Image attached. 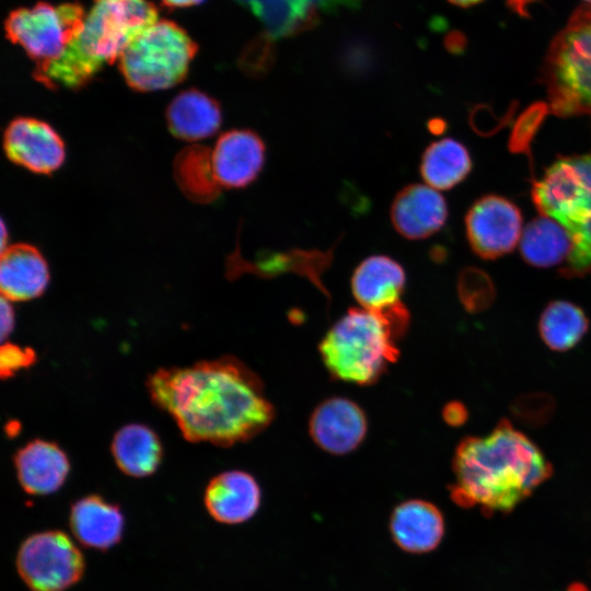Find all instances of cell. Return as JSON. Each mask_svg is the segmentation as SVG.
Returning a JSON list of instances; mask_svg holds the SVG:
<instances>
[{
	"mask_svg": "<svg viewBox=\"0 0 591 591\" xmlns=\"http://www.w3.org/2000/svg\"><path fill=\"white\" fill-rule=\"evenodd\" d=\"M267 26L270 36L289 35L313 22L318 8L341 0H242Z\"/></svg>",
	"mask_w": 591,
	"mask_h": 591,
	"instance_id": "cell-27",
	"label": "cell"
},
{
	"mask_svg": "<svg viewBox=\"0 0 591 591\" xmlns=\"http://www.w3.org/2000/svg\"><path fill=\"white\" fill-rule=\"evenodd\" d=\"M171 134L181 140L199 141L213 136L222 123L219 103L195 89L177 94L166 109Z\"/></svg>",
	"mask_w": 591,
	"mask_h": 591,
	"instance_id": "cell-22",
	"label": "cell"
},
{
	"mask_svg": "<svg viewBox=\"0 0 591 591\" xmlns=\"http://www.w3.org/2000/svg\"><path fill=\"white\" fill-rule=\"evenodd\" d=\"M532 200L542 216L557 221L572 248L559 269L565 277L591 271V151L560 158L535 182Z\"/></svg>",
	"mask_w": 591,
	"mask_h": 591,
	"instance_id": "cell-5",
	"label": "cell"
},
{
	"mask_svg": "<svg viewBox=\"0 0 591 591\" xmlns=\"http://www.w3.org/2000/svg\"><path fill=\"white\" fill-rule=\"evenodd\" d=\"M69 528L81 545L105 552L120 542L125 517L119 506L93 494L71 505Z\"/></svg>",
	"mask_w": 591,
	"mask_h": 591,
	"instance_id": "cell-19",
	"label": "cell"
},
{
	"mask_svg": "<svg viewBox=\"0 0 591 591\" xmlns=\"http://www.w3.org/2000/svg\"><path fill=\"white\" fill-rule=\"evenodd\" d=\"M49 282L48 265L42 253L26 243L1 251V296L11 302L30 301L42 296Z\"/></svg>",
	"mask_w": 591,
	"mask_h": 591,
	"instance_id": "cell-20",
	"label": "cell"
},
{
	"mask_svg": "<svg viewBox=\"0 0 591 591\" xmlns=\"http://www.w3.org/2000/svg\"><path fill=\"white\" fill-rule=\"evenodd\" d=\"M452 470V500L489 514L511 512L553 474L542 450L505 418L486 436L462 439Z\"/></svg>",
	"mask_w": 591,
	"mask_h": 591,
	"instance_id": "cell-2",
	"label": "cell"
},
{
	"mask_svg": "<svg viewBox=\"0 0 591 591\" xmlns=\"http://www.w3.org/2000/svg\"><path fill=\"white\" fill-rule=\"evenodd\" d=\"M407 328L390 314L351 308L326 332L318 351L334 379L370 385L397 360L396 341Z\"/></svg>",
	"mask_w": 591,
	"mask_h": 591,
	"instance_id": "cell-4",
	"label": "cell"
},
{
	"mask_svg": "<svg viewBox=\"0 0 591 591\" xmlns=\"http://www.w3.org/2000/svg\"><path fill=\"white\" fill-rule=\"evenodd\" d=\"M147 387L189 442L231 447L260 433L275 417L262 380L233 356L159 369Z\"/></svg>",
	"mask_w": 591,
	"mask_h": 591,
	"instance_id": "cell-1",
	"label": "cell"
},
{
	"mask_svg": "<svg viewBox=\"0 0 591 591\" xmlns=\"http://www.w3.org/2000/svg\"><path fill=\"white\" fill-rule=\"evenodd\" d=\"M465 225L473 251L484 259L510 253L522 234V217L518 207L494 195L483 197L472 206Z\"/></svg>",
	"mask_w": 591,
	"mask_h": 591,
	"instance_id": "cell-10",
	"label": "cell"
},
{
	"mask_svg": "<svg viewBox=\"0 0 591 591\" xmlns=\"http://www.w3.org/2000/svg\"><path fill=\"white\" fill-rule=\"evenodd\" d=\"M519 243L524 260L541 268L564 265L572 248L568 232L557 221L542 215L525 225Z\"/></svg>",
	"mask_w": 591,
	"mask_h": 591,
	"instance_id": "cell-24",
	"label": "cell"
},
{
	"mask_svg": "<svg viewBox=\"0 0 591 591\" xmlns=\"http://www.w3.org/2000/svg\"><path fill=\"white\" fill-rule=\"evenodd\" d=\"M451 3L460 7H471L482 2L483 0H449Z\"/></svg>",
	"mask_w": 591,
	"mask_h": 591,
	"instance_id": "cell-38",
	"label": "cell"
},
{
	"mask_svg": "<svg viewBox=\"0 0 591 591\" xmlns=\"http://www.w3.org/2000/svg\"><path fill=\"white\" fill-rule=\"evenodd\" d=\"M554 398L542 392L525 393L510 405L512 416L522 425L538 428L546 425L555 413Z\"/></svg>",
	"mask_w": 591,
	"mask_h": 591,
	"instance_id": "cell-30",
	"label": "cell"
},
{
	"mask_svg": "<svg viewBox=\"0 0 591 591\" xmlns=\"http://www.w3.org/2000/svg\"><path fill=\"white\" fill-rule=\"evenodd\" d=\"M471 169L472 160L467 149L451 138L429 144L420 162L422 178L436 189L452 188L466 177Z\"/></svg>",
	"mask_w": 591,
	"mask_h": 591,
	"instance_id": "cell-25",
	"label": "cell"
},
{
	"mask_svg": "<svg viewBox=\"0 0 591 591\" xmlns=\"http://www.w3.org/2000/svg\"><path fill=\"white\" fill-rule=\"evenodd\" d=\"M15 567L31 591H66L82 579L85 560L68 534L46 530L23 540Z\"/></svg>",
	"mask_w": 591,
	"mask_h": 591,
	"instance_id": "cell-8",
	"label": "cell"
},
{
	"mask_svg": "<svg viewBox=\"0 0 591 591\" xmlns=\"http://www.w3.org/2000/svg\"><path fill=\"white\" fill-rule=\"evenodd\" d=\"M394 229L405 239L421 240L438 232L448 218L443 196L430 186L410 184L394 197L390 210Z\"/></svg>",
	"mask_w": 591,
	"mask_h": 591,
	"instance_id": "cell-15",
	"label": "cell"
},
{
	"mask_svg": "<svg viewBox=\"0 0 591 591\" xmlns=\"http://www.w3.org/2000/svg\"><path fill=\"white\" fill-rule=\"evenodd\" d=\"M368 421L354 401L333 396L321 402L309 419V433L322 450L343 455L356 450L364 440Z\"/></svg>",
	"mask_w": 591,
	"mask_h": 591,
	"instance_id": "cell-13",
	"label": "cell"
},
{
	"mask_svg": "<svg viewBox=\"0 0 591 591\" xmlns=\"http://www.w3.org/2000/svg\"><path fill=\"white\" fill-rule=\"evenodd\" d=\"M534 1L535 0H508V4L517 13L525 15L528 13L526 7Z\"/></svg>",
	"mask_w": 591,
	"mask_h": 591,
	"instance_id": "cell-35",
	"label": "cell"
},
{
	"mask_svg": "<svg viewBox=\"0 0 591 591\" xmlns=\"http://www.w3.org/2000/svg\"><path fill=\"white\" fill-rule=\"evenodd\" d=\"M18 480L33 496H46L60 489L70 472L67 454L56 443L33 440L13 457Z\"/></svg>",
	"mask_w": 591,
	"mask_h": 591,
	"instance_id": "cell-17",
	"label": "cell"
},
{
	"mask_svg": "<svg viewBox=\"0 0 591 591\" xmlns=\"http://www.w3.org/2000/svg\"><path fill=\"white\" fill-rule=\"evenodd\" d=\"M266 146L251 129L223 132L209 148V165L217 185L222 188H244L262 172Z\"/></svg>",
	"mask_w": 591,
	"mask_h": 591,
	"instance_id": "cell-12",
	"label": "cell"
},
{
	"mask_svg": "<svg viewBox=\"0 0 591 591\" xmlns=\"http://www.w3.org/2000/svg\"><path fill=\"white\" fill-rule=\"evenodd\" d=\"M566 591H588V588L581 582H573Z\"/></svg>",
	"mask_w": 591,
	"mask_h": 591,
	"instance_id": "cell-39",
	"label": "cell"
},
{
	"mask_svg": "<svg viewBox=\"0 0 591 591\" xmlns=\"http://www.w3.org/2000/svg\"><path fill=\"white\" fill-rule=\"evenodd\" d=\"M545 112V104H537L529 108L528 112L520 117L511 140V146H514L515 150L523 151L528 148L529 141L532 138L531 135L535 132Z\"/></svg>",
	"mask_w": 591,
	"mask_h": 591,
	"instance_id": "cell-32",
	"label": "cell"
},
{
	"mask_svg": "<svg viewBox=\"0 0 591 591\" xmlns=\"http://www.w3.org/2000/svg\"><path fill=\"white\" fill-rule=\"evenodd\" d=\"M457 292L464 309L470 313L487 310L496 297L490 277L476 268H466L460 274Z\"/></svg>",
	"mask_w": 591,
	"mask_h": 591,
	"instance_id": "cell-29",
	"label": "cell"
},
{
	"mask_svg": "<svg viewBox=\"0 0 591 591\" xmlns=\"http://www.w3.org/2000/svg\"><path fill=\"white\" fill-rule=\"evenodd\" d=\"M7 158L36 174H51L65 162V143L46 121L32 117L12 119L3 135Z\"/></svg>",
	"mask_w": 591,
	"mask_h": 591,
	"instance_id": "cell-11",
	"label": "cell"
},
{
	"mask_svg": "<svg viewBox=\"0 0 591 591\" xmlns=\"http://www.w3.org/2000/svg\"><path fill=\"white\" fill-rule=\"evenodd\" d=\"M165 4L174 8H186L202 3L205 0H162Z\"/></svg>",
	"mask_w": 591,
	"mask_h": 591,
	"instance_id": "cell-36",
	"label": "cell"
},
{
	"mask_svg": "<svg viewBox=\"0 0 591 591\" xmlns=\"http://www.w3.org/2000/svg\"><path fill=\"white\" fill-rule=\"evenodd\" d=\"M542 80L552 113L560 117L591 113V5L578 7L553 38Z\"/></svg>",
	"mask_w": 591,
	"mask_h": 591,
	"instance_id": "cell-6",
	"label": "cell"
},
{
	"mask_svg": "<svg viewBox=\"0 0 591 591\" xmlns=\"http://www.w3.org/2000/svg\"><path fill=\"white\" fill-rule=\"evenodd\" d=\"M84 12L74 4H36L13 12L7 23L9 37L37 61L38 69L59 59Z\"/></svg>",
	"mask_w": 591,
	"mask_h": 591,
	"instance_id": "cell-9",
	"label": "cell"
},
{
	"mask_svg": "<svg viewBox=\"0 0 591 591\" xmlns=\"http://www.w3.org/2000/svg\"><path fill=\"white\" fill-rule=\"evenodd\" d=\"M194 55V43L185 31L158 19L135 37L118 61L130 88L154 92L178 84Z\"/></svg>",
	"mask_w": 591,
	"mask_h": 591,
	"instance_id": "cell-7",
	"label": "cell"
},
{
	"mask_svg": "<svg viewBox=\"0 0 591 591\" xmlns=\"http://www.w3.org/2000/svg\"><path fill=\"white\" fill-rule=\"evenodd\" d=\"M111 450L118 468L137 478L152 475L163 455L158 434L142 424L121 427L113 438Z\"/></svg>",
	"mask_w": 591,
	"mask_h": 591,
	"instance_id": "cell-23",
	"label": "cell"
},
{
	"mask_svg": "<svg viewBox=\"0 0 591 591\" xmlns=\"http://www.w3.org/2000/svg\"><path fill=\"white\" fill-rule=\"evenodd\" d=\"M442 417L449 426L459 427L467 420L468 412L464 404L452 401L444 406Z\"/></svg>",
	"mask_w": 591,
	"mask_h": 591,
	"instance_id": "cell-33",
	"label": "cell"
},
{
	"mask_svg": "<svg viewBox=\"0 0 591 591\" xmlns=\"http://www.w3.org/2000/svg\"><path fill=\"white\" fill-rule=\"evenodd\" d=\"M389 528L394 543L410 554L436 549L445 529L440 509L422 499H409L397 505L390 517Z\"/></svg>",
	"mask_w": 591,
	"mask_h": 591,
	"instance_id": "cell-18",
	"label": "cell"
},
{
	"mask_svg": "<svg viewBox=\"0 0 591 591\" xmlns=\"http://www.w3.org/2000/svg\"><path fill=\"white\" fill-rule=\"evenodd\" d=\"M589 325V318L580 306L569 301L556 300L543 310L538 332L549 349L567 351L583 338Z\"/></svg>",
	"mask_w": 591,
	"mask_h": 591,
	"instance_id": "cell-26",
	"label": "cell"
},
{
	"mask_svg": "<svg viewBox=\"0 0 591 591\" xmlns=\"http://www.w3.org/2000/svg\"><path fill=\"white\" fill-rule=\"evenodd\" d=\"M175 178L184 194L198 202H210L221 192L211 174L208 147L194 144L179 152Z\"/></svg>",
	"mask_w": 591,
	"mask_h": 591,
	"instance_id": "cell-28",
	"label": "cell"
},
{
	"mask_svg": "<svg viewBox=\"0 0 591 591\" xmlns=\"http://www.w3.org/2000/svg\"><path fill=\"white\" fill-rule=\"evenodd\" d=\"M440 119H432L429 121L428 127L431 132L440 134L443 129V125H441Z\"/></svg>",
	"mask_w": 591,
	"mask_h": 591,
	"instance_id": "cell-37",
	"label": "cell"
},
{
	"mask_svg": "<svg viewBox=\"0 0 591 591\" xmlns=\"http://www.w3.org/2000/svg\"><path fill=\"white\" fill-rule=\"evenodd\" d=\"M406 283L403 266L386 255L364 258L354 270L350 287L360 308L384 312L401 305Z\"/></svg>",
	"mask_w": 591,
	"mask_h": 591,
	"instance_id": "cell-16",
	"label": "cell"
},
{
	"mask_svg": "<svg viewBox=\"0 0 591 591\" xmlns=\"http://www.w3.org/2000/svg\"><path fill=\"white\" fill-rule=\"evenodd\" d=\"M205 507L219 523L234 525L251 520L262 503V489L253 475L241 470L215 476L204 494Z\"/></svg>",
	"mask_w": 591,
	"mask_h": 591,
	"instance_id": "cell-14",
	"label": "cell"
},
{
	"mask_svg": "<svg viewBox=\"0 0 591 591\" xmlns=\"http://www.w3.org/2000/svg\"><path fill=\"white\" fill-rule=\"evenodd\" d=\"M14 325V312L11 305V301L1 297V339L12 332Z\"/></svg>",
	"mask_w": 591,
	"mask_h": 591,
	"instance_id": "cell-34",
	"label": "cell"
},
{
	"mask_svg": "<svg viewBox=\"0 0 591 591\" xmlns=\"http://www.w3.org/2000/svg\"><path fill=\"white\" fill-rule=\"evenodd\" d=\"M35 361L36 355L32 348L21 347L12 343H5L0 349L1 378H10L19 370L28 368Z\"/></svg>",
	"mask_w": 591,
	"mask_h": 591,
	"instance_id": "cell-31",
	"label": "cell"
},
{
	"mask_svg": "<svg viewBox=\"0 0 591 591\" xmlns=\"http://www.w3.org/2000/svg\"><path fill=\"white\" fill-rule=\"evenodd\" d=\"M157 20L148 0H94L62 56L39 68L37 76L51 88H79L102 67L119 60L135 37Z\"/></svg>",
	"mask_w": 591,
	"mask_h": 591,
	"instance_id": "cell-3",
	"label": "cell"
},
{
	"mask_svg": "<svg viewBox=\"0 0 591 591\" xmlns=\"http://www.w3.org/2000/svg\"><path fill=\"white\" fill-rule=\"evenodd\" d=\"M584 1L588 5H591V0H582Z\"/></svg>",
	"mask_w": 591,
	"mask_h": 591,
	"instance_id": "cell-40",
	"label": "cell"
},
{
	"mask_svg": "<svg viewBox=\"0 0 591 591\" xmlns=\"http://www.w3.org/2000/svg\"><path fill=\"white\" fill-rule=\"evenodd\" d=\"M335 245L326 251L292 248L286 252L260 251L254 262L243 259L237 251L231 262L234 275L252 273L260 277H275L283 273H294L308 278L328 297L321 277L331 266Z\"/></svg>",
	"mask_w": 591,
	"mask_h": 591,
	"instance_id": "cell-21",
	"label": "cell"
}]
</instances>
